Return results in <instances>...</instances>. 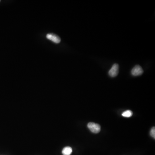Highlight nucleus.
I'll list each match as a JSON object with an SVG mask.
<instances>
[{
  "label": "nucleus",
  "mask_w": 155,
  "mask_h": 155,
  "mask_svg": "<svg viewBox=\"0 0 155 155\" xmlns=\"http://www.w3.org/2000/svg\"><path fill=\"white\" fill-rule=\"evenodd\" d=\"M87 127L92 132L97 134L100 132L101 130V127L99 124L94 122H89L87 124Z\"/></svg>",
  "instance_id": "f257e3e1"
},
{
  "label": "nucleus",
  "mask_w": 155,
  "mask_h": 155,
  "mask_svg": "<svg viewBox=\"0 0 155 155\" xmlns=\"http://www.w3.org/2000/svg\"><path fill=\"white\" fill-rule=\"evenodd\" d=\"M119 66L117 63H115L112 66L111 69L109 72V75L111 77H115L118 73Z\"/></svg>",
  "instance_id": "f03ea898"
},
{
  "label": "nucleus",
  "mask_w": 155,
  "mask_h": 155,
  "mask_svg": "<svg viewBox=\"0 0 155 155\" xmlns=\"http://www.w3.org/2000/svg\"><path fill=\"white\" fill-rule=\"evenodd\" d=\"M131 73L133 76H137L141 75L143 73V71L141 66L137 65L133 68V69L131 70Z\"/></svg>",
  "instance_id": "7ed1b4c3"
},
{
  "label": "nucleus",
  "mask_w": 155,
  "mask_h": 155,
  "mask_svg": "<svg viewBox=\"0 0 155 155\" xmlns=\"http://www.w3.org/2000/svg\"><path fill=\"white\" fill-rule=\"evenodd\" d=\"M47 38L55 43L58 44L61 42V39L58 36L53 33L48 34L47 35Z\"/></svg>",
  "instance_id": "20e7f679"
},
{
  "label": "nucleus",
  "mask_w": 155,
  "mask_h": 155,
  "mask_svg": "<svg viewBox=\"0 0 155 155\" xmlns=\"http://www.w3.org/2000/svg\"><path fill=\"white\" fill-rule=\"evenodd\" d=\"M73 152V149L71 147H66L63 148L62 150L63 155H71Z\"/></svg>",
  "instance_id": "39448f33"
},
{
  "label": "nucleus",
  "mask_w": 155,
  "mask_h": 155,
  "mask_svg": "<svg viewBox=\"0 0 155 155\" xmlns=\"http://www.w3.org/2000/svg\"><path fill=\"white\" fill-rule=\"evenodd\" d=\"M132 112L131 110H128L123 112V113L122 114V116H123V117L129 118V117H131V116H132Z\"/></svg>",
  "instance_id": "423d86ee"
},
{
  "label": "nucleus",
  "mask_w": 155,
  "mask_h": 155,
  "mask_svg": "<svg viewBox=\"0 0 155 155\" xmlns=\"http://www.w3.org/2000/svg\"><path fill=\"white\" fill-rule=\"evenodd\" d=\"M150 135L153 138H155V128L154 127L152 128L150 132Z\"/></svg>",
  "instance_id": "0eeeda50"
},
{
  "label": "nucleus",
  "mask_w": 155,
  "mask_h": 155,
  "mask_svg": "<svg viewBox=\"0 0 155 155\" xmlns=\"http://www.w3.org/2000/svg\"></svg>",
  "instance_id": "6e6552de"
}]
</instances>
